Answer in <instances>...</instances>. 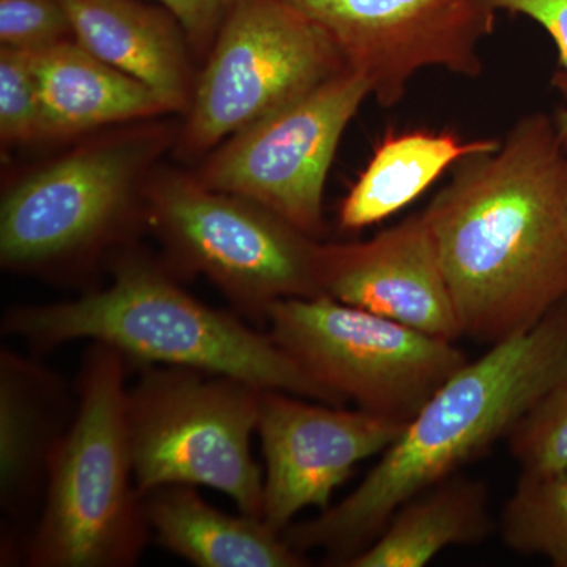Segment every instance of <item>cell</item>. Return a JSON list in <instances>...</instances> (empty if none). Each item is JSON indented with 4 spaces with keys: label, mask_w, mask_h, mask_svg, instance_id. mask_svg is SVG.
Returning a JSON list of instances; mask_svg holds the SVG:
<instances>
[{
    "label": "cell",
    "mask_w": 567,
    "mask_h": 567,
    "mask_svg": "<svg viewBox=\"0 0 567 567\" xmlns=\"http://www.w3.org/2000/svg\"><path fill=\"white\" fill-rule=\"evenodd\" d=\"M462 333L505 341L567 298V145L558 118L524 115L457 164L423 212Z\"/></svg>",
    "instance_id": "6da1fadb"
},
{
    "label": "cell",
    "mask_w": 567,
    "mask_h": 567,
    "mask_svg": "<svg viewBox=\"0 0 567 567\" xmlns=\"http://www.w3.org/2000/svg\"><path fill=\"white\" fill-rule=\"evenodd\" d=\"M567 375V298L528 330L492 344L447 379L352 494L319 517L292 524L284 539L320 548L346 566L385 528L406 499L456 475L503 436Z\"/></svg>",
    "instance_id": "7a4b0ae2"
},
{
    "label": "cell",
    "mask_w": 567,
    "mask_h": 567,
    "mask_svg": "<svg viewBox=\"0 0 567 567\" xmlns=\"http://www.w3.org/2000/svg\"><path fill=\"white\" fill-rule=\"evenodd\" d=\"M112 281L61 303L6 311L3 334L50 352L89 339L110 346L130 365H175L244 380L260 390L284 391L309 401L344 406L276 344L237 312L196 300L162 264L136 251L111 265Z\"/></svg>",
    "instance_id": "3957f363"
},
{
    "label": "cell",
    "mask_w": 567,
    "mask_h": 567,
    "mask_svg": "<svg viewBox=\"0 0 567 567\" xmlns=\"http://www.w3.org/2000/svg\"><path fill=\"white\" fill-rule=\"evenodd\" d=\"M121 352L93 342L74 383L76 410L48 470L43 511L25 543L32 567H132L152 536L134 483Z\"/></svg>",
    "instance_id": "277c9868"
},
{
    "label": "cell",
    "mask_w": 567,
    "mask_h": 567,
    "mask_svg": "<svg viewBox=\"0 0 567 567\" xmlns=\"http://www.w3.org/2000/svg\"><path fill=\"white\" fill-rule=\"evenodd\" d=\"M141 369L136 385L126 391L140 494L173 484L212 487L241 514L262 518L264 477L251 454L262 390L175 365Z\"/></svg>",
    "instance_id": "5b68a950"
},
{
    "label": "cell",
    "mask_w": 567,
    "mask_h": 567,
    "mask_svg": "<svg viewBox=\"0 0 567 567\" xmlns=\"http://www.w3.org/2000/svg\"><path fill=\"white\" fill-rule=\"evenodd\" d=\"M145 218L183 275H203L238 316L265 327L271 306L319 297L322 244L278 215L197 177L148 186Z\"/></svg>",
    "instance_id": "8992f818"
},
{
    "label": "cell",
    "mask_w": 567,
    "mask_h": 567,
    "mask_svg": "<svg viewBox=\"0 0 567 567\" xmlns=\"http://www.w3.org/2000/svg\"><path fill=\"white\" fill-rule=\"evenodd\" d=\"M268 334L339 401L409 423L468 363L453 342L327 295L271 306Z\"/></svg>",
    "instance_id": "52a82bcc"
},
{
    "label": "cell",
    "mask_w": 567,
    "mask_h": 567,
    "mask_svg": "<svg viewBox=\"0 0 567 567\" xmlns=\"http://www.w3.org/2000/svg\"><path fill=\"white\" fill-rule=\"evenodd\" d=\"M159 142L158 134L95 142L11 186L0 205L2 267L58 275L121 240L134 218L137 181Z\"/></svg>",
    "instance_id": "ba28073f"
},
{
    "label": "cell",
    "mask_w": 567,
    "mask_h": 567,
    "mask_svg": "<svg viewBox=\"0 0 567 567\" xmlns=\"http://www.w3.org/2000/svg\"><path fill=\"white\" fill-rule=\"evenodd\" d=\"M346 69L333 39L289 0H237L194 82L183 148L213 151Z\"/></svg>",
    "instance_id": "9c48e42d"
},
{
    "label": "cell",
    "mask_w": 567,
    "mask_h": 567,
    "mask_svg": "<svg viewBox=\"0 0 567 567\" xmlns=\"http://www.w3.org/2000/svg\"><path fill=\"white\" fill-rule=\"evenodd\" d=\"M369 96L368 81L346 69L213 148L197 181L260 205L319 240L327 229L328 173L347 126Z\"/></svg>",
    "instance_id": "30bf717a"
},
{
    "label": "cell",
    "mask_w": 567,
    "mask_h": 567,
    "mask_svg": "<svg viewBox=\"0 0 567 567\" xmlns=\"http://www.w3.org/2000/svg\"><path fill=\"white\" fill-rule=\"evenodd\" d=\"M322 25L347 69L368 81L383 107L404 99L420 71L477 78L481 44L494 32L486 0H289Z\"/></svg>",
    "instance_id": "8fae6325"
},
{
    "label": "cell",
    "mask_w": 567,
    "mask_h": 567,
    "mask_svg": "<svg viewBox=\"0 0 567 567\" xmlns=\"http://www.w3.org/2000/svg\"><path fill=\"white\" fill-rule=\"evenodd\" d=\"M406 423L358 409L311 404L284 391L260 393L257 432L265 456L264 513L281 533L305 507L327 509L354 465L393 445Z\"/></svg>",
    "instance_id": "7c38bea8"
},
{
    "label": "cell",
    "mask_w": 567,
    "mask_h": 567,
    "mask_svg": "<svg viewBox=\"0 0 567 567\" xmlns=\"http://www.w3.org/2000/svg\"><path fill=\"white\" fill-rule=\"evenodd\" d=\"M320 292L434 338L464 336L423 212L371 240L322 245Z\"/></svg>",
    "instance_id": "4fadbf2b"
},
{
    "label": "cell",
    "mask_w": 567,
    "mask_h": 567,
    "mask_svg": "<svg viewBox=\"0 0 567 567\" xmlns=\"http://www.w3.org/2000/svg\"><path fill=\"white\" fill-rule=\"evenodd\" d=\"M69 385L47 365L0 352V505L10 520L37 513L55 447L73 420Z\"/></svg>",
    "instance_id": "5bb4252c"
},
{
    "label": "cell",
    "mask_w": 567,
    "mask_h": 567,
    "mask_svg": "<svg viewBox=\"0 0 567 567\" xmlns=\"http://www.w3.org/2000/svg\"><path fill=\"white\" fill-rule=\"evenodd\" d=\"M73 39L114 69L144 82L171 112L188 111L194 91L186 33L162 6L142 0H59Z\"/></svg>",
    "instance_id": "9a60e30c"
},
{
    "label": "cell",
    "mask_w": 567,
    "mask_h": 567,
    "mask_svg": "<svg viewBox=\"0 0 567 567\" xmlns=\"http://www.w3.org/2000/svg\"><path fill=\"white\" fill-rule=\"evenodd\" d=\"M47 137L73 136L171 112L144 82L70 39L33 54Z\"/></svg>",
    "instance_id": "2e32d148"
},
{
    "label": "cell",
    "mask_w": 567,
    "mask_h": 567,
    "mask_svg": "<svg viewBox=\"0 0 567 567\" xmlns=\"http://www.w3.org/2000/svg\"><path fill=\"white\" fill-rule=\"evenodd\" d=\"M159 546L199 567H303L309 559L264 518L229 516L194 486L173 484L142 496Z\"/></svg>",
    "instance_id": "e0dca14e"
},
{
    "label": "cell",
    "mask_w": 567,
    "mask_h": 567,
    "mask_svg": "<svg viewBox=\"0 0 567 567\" xmlns=\"http://www.w3.org/2000/svg\"><path fill=\"white\" fill-rule=\"evenodd\" d=\"M494 529L486 484L451 475L399 506L346 567H423L446 548L483 543Z\"/></svg>",
    "instance_id": "ac0fdd59"
},
{
    "label": "cell",
    "mask_w": 567,
    "mask_h": 567,
    "mask_svg": "<svg viewBox=\"0 0 567 567\" xmlns=\"http://www.w3.org/2000/svg\"><path fill=\"white\" fill-rule=\"evenodd\" d=\"M498 144L429 130L388 134L342 200L339 226L360 230L385 221L415 203L450 167Z\"/></svg>",
    "instance_id": "d6986e66"
},
{
    "label": "cell",
    "mask_w": 567,
    "mask_h": 567,
    "mask_svg": "<svg viewBox=\"0 0 567 567\" xmlns=\"http://www.w3.org/2000/svg\"><path fill=\"white\" fill-rule=\"evenodd\" d=\"M498 529L511 550L567 567V466L522 472L503 507Z\"/></svg>",
    "instance_id": "ffe728a7"
},
{
    "label": "cell",
    "mask_w": 567,
    "mask_h": 567,
    "mask_svg": "<svg viewBox=\"0 0 567 567\" xmlns=\"http://www.w3.org/2000/svg\"><path fill=\"white\" fill-rule=\"evenodd\" d=\"M507 445L522 472L566 468L567 375L522 416Z\"/></svg>",
    "instance_id": "44dd1931"
},
{
    "label": "cell",
    "mask_w": 567,
    "mask_h": 567,
    "mask_svg": "<svg viewBox=\"0 0 567 567\" xmlns=\"http://www.w3.org/2000/svg\"><path fill=\"white\" fill-rule=\"evenodd\" d=\"M0 137L6 145L47 140L32 52L0 50Z\"/></svg>",
    "instance_id": "7402d4cb"
},
{
    "label": "cell",
    "mask_w": 567,
    "mask_h": 567,
    "mask_svg": "<svg viewBox=\"0 0 567 567\" xmlns=\"http://www.w3.org/2000/svg\"><path fill=\"white\" fill-rule=\"evenodd\" d=\"M73 39L69 17L59 0H0V44L40 52Z\"/></svg>",
    "instance_id": "603a6c76"
},
{
    "label": "cell",
    "mask_w": 567,
    "mask_h": 567,
    "mask_svg": "<svg viewBox=\"0 0 567 567\" xmlns=\"http://www.w3.org/2000/svg\"><path fill=\"white\" fill-rule=\"evenodd\" d=\"M177 18L186 39L197 50L213 44L224 18L237 0H152Z\"/></svg>",
    "instance_id": "cb8c5ba5"
},
{
    "label": "cell",
    "mask_w": 567,
    "mask_h": 567,
    "mask_svg": "<svg viewBox=\"0 0 567 567\" xmlns=\"http://www.w3.org/2000/svg\"><path fill=\"white\" fill-rule=\"evenodd\" d=\"M486 2L495 11L524 14L543 25L557 44L559 61L567 71V0H486ZM558 125L563 137L567 141V110L559 115Z\"/></svg>",
    "instance_id": "d4e9b609"
},
{
    "label": "cell",
    "mask_w": 567,
    "mask_h": 567,
    "mask_svg": "<svg viewBox=\"0 0 567 567\" xmlns=\"http://www.w3.org/2000/svg\"><path fill=\"white\" fill-rule=\"evenodd\" d=\"M566 145H567V141H566Z\"/></svg>",
    "instance_id": "484cf974"
}]
</instances>
